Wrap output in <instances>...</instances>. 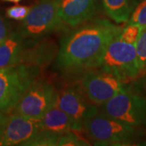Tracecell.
I'll use <instances>...</instances> for the list:
<instances>
[{
    "instance_id": "obj_1",
    "label": "cell",
    "mask_w": 146,
    "mask_h": 146,
    "mask_svg": "<svg viewBox=\"0 0 146 146\" xmlns=\"http://www.w3.org/2000/svg\"><path fill=\"white\" fill-rule=\"evenodd\" d=\"M76 28L61 42L56 63L60 69L99 68L107 46L123 29L103 19L89 21Z\"/></svg>"
},
{
    "instance_id": "obj_2",
    "label": "cell",
    "mask_w": 146,
    "mask_h": 146,
    "mask_svg": "<svg viewBox=\"0 0 146 146\" xmlns=\"http://www.w3.org/2000/svg\"><path fill=\"white\" fill-rule=\"evenodd\" d=\"M83 130L97 145H129L139 136L137 127L115 119L100 110L84 122Z\"/></svg>"
},
{
    "instance_id": "obj_3",
    "label": "cell",
    "mask_w": 146,
    "mask_h": 146,
    "mask_svg": "<svg viewBox=\"0 0 146 146\" xmlns=\"http://www.w3.org/2000/svg\"><path fill=\"white\" fill-rule=\"evenodd\" d=\"M41 71L38 66L19 64L0 72V110L10 114Z\"/></svg>"
},
{
    "instance_id": "obj_4",
    "label": "cell",
    "mask_w": 146,
    "mask_h": 146,
    "mask_svg": "<svg viewBox=\"0 0 146 146\" xmlns=\"http://www.w3.org/2000/svg\"><path fill=\"white\" fill-rule=\"evenodd\" d=\"M60 0H38L22 21L17 32L28 40H37L64 25L59 16Z\"/></svg>"
},
{
    "instance_id": "obj_5",
    "label": "cell",
    "mask_w": 146,
    "mask_h": 146,
    "mask_svg": "<svg viewBox=\"0 0 146 146\" xmlns=\"http://www.w3.org/2000/svg\"><path fill=\"white\" fill-rule=\"evenodd\" d=\"M119 36L115 37L107 46L99 68L114 74L127 84L141 76V73L135 45L122 41Z\"/></svg>"
},
{
    "instance_id": "obj_6",
    "label": "cell",
    "mask_w": 146,
    "mask_h": 146,
    "mask_svg": "<svg viewBox=\"0 0 146 146\" xmlns=\"http://www.w3.org/2000/svg\"><path fill=\"white\" fill-rule=\"evenodd\" d=\"M100 111L128 125L146 126V98L127 88L102 105Z\"/></svg>"
},
{
    "instance_id": "obj_7",
    "label": "cell",
    "mask_w": 146,
    "mask_h": 146,
    "mask_svg": "<svg viewBox=\"0 0 146 146\" xmlns=\"http://www.w3.org/2000/svg\"><path fill=\"white\" fill-rule=\"evenodd\" d=\"M56 95L57 91L52 84L37 79L23 94L11 112L40 119L55 103Z\"/></svg>"
},
{
    "instance_id": "obj_8",
    "label": "cell",
    "mask_w": 146,
    "mask_h": 146,
    "mask_svg": "<svg viewBox=\"0 0 146 146\" xmlns=\"http://www.w3.org/2000/svg\"><path fill=\"white\" fill-rule=\"evenodd\" d=\"M124 81L112 73L102 70L87 73L81 80V88L92 103L102 106L127 88Z\"/></svg>"
},
{
    "instance_id": "obj_9",
    "label": "cell",
    "mask_w": 146,
    "mask_h": 146,
    "mask_svg": "<svg viewBox=\"0 0 146 146\" xmlns=\"http://www.w3.org/2000/svg\"><path fill=\"white\" fill-rule=\"evenodd\" d=\"M55 102L73 120L77 131L83 130L84 122L99 110L87 98L83 89L76 87L57 91Z\"/></svg>"
},
{
    "instance_id": "obj_10",
    "label": "cell",
    "mask_w": 146,
    "mask_h": 146,
    "mask_svg": "<svg viewBox=\"0 0 146 146\" xmlns=\"http://www.w3.org/2000/svg\"><path fill=\"white\" fill-rule=\"evenodd\" d=\"M42 129L40 119L11 112L8 116L0 145L26 146Z\"/></svg>"
},
{
    "instance_id": "obj_11",
    "label": "cell",
    "mask_w": 146,
    "mask_h": 146,
    "mask_svg": "<svg viewBox=\"0 0 146 146\" xmlns=\"http://www.w3.org/2000/svg\"><path fill=\"white\" fill-rule=\"evenodd\" d=\"M97 3L98 0H60L59 16L64 25L76 28L94 17Z\"/></svg>"
},
{
    "instance_id": "obj_12",
    "label": "cell",
    "mask_w": 146,
    "mask_h": 146,
    "mask_svg": "<svg viewBox=\"0 0 146 146\" xmlns=\"http://www.w3.org/2000/svg\"><path fill=\"white\" fill-rule=\"evenodd\" d=\"M58 50L52 42L45 40H28L27 46L23 53L21 64L42 67L50 63Z\"/></svg>"
},
{
    "instance_id": "obj_13",
    "label": "cell",
    "mask_w": 146,
    "mask_h": 146,
    "mask_svg": "<svg viewBox=\"0 0 146 146\" xmlns=\"http://www.w3.org/2000/svg\"><path fill=\"white\" fill-rule=\"evenodd\" d=\"M28 44L18 32H11L0 45V68H7L19 65Z\"/></svg>"
},
{
    "instance_id": "obj_14",
    "label": "cell",
    "mask_w": 146,
    "mask_h": 146,
    "mask_svg": "<svg viewBox=\"0 0 146 146\" xmlns=\"http://www.w3.org/2000/svg\"><path fill=\"white\" fill-rule=\"evenodd\" d=\"M40 122L42 129L58 134L77 131L73 120L58 107L56 102L42 115Z\"/></svg>"
},
{
    "instance_id": "obj_15",
    "label": "cell",
    "mask_w": 146,
    "mask_h": 146,
    "mask_svg": "<svg viewBox=\"0 0 146 146\" xmlns=\"http://www.w3.org/2000/svg\"><path fill=\"white\" fill-rule=\"evenodd\" d=\"M105 12L117 24L127 22L134 10L131 0H102Z\"/></svg>"
},
{
    "instance_id": "obj_16",
    "label": "cell",
    "mask_w": 146,
    "mask_h": 146,
    "mask_svg": "<svg viewBox=\"0 0 146 146\" xmlns=\"http://www.w3.org/2000/svg\"><path fill=\"white\" fill-rule=\"evenodd\" d=\"M61 134L42 129L26 146H58Z\"/></svg>"
},
{
    "instance_id": "obj_17",
    "label": "cell",
    "mask_w": 146,
    "mask_h": 146,
    "mask_svg": "<svg viewBox=\"0 0 146 146\" xmlns=\"http://www.w3.org/2000/svg\"><path fill=\"white\" fill-rule=\"evenodd\" d=\"M135 47L138 65L142 76L146 73V26L141 28Z\"/></svg>"
},
{
    "instance_id": "obj_18",
    "label": "cell",
    "mask_w": 146,
    "mask_h": 146,
    "mask_svg": "<svg viewBox=\"0 0 146 146\" xmlns=\"http://www.w3.org/2000/svg\"><path fill=\"white\" fill-rule=\"evenodd\" d=\"M86 146L89 145V142L84 138L79 136L74 131H68L61 134L59 137L58 146Z\"/></svg>"
},
{
    "instance_id": "obj_19",
    "label": "cell",
    "mask_w": 146,
    "mask_h": 146,
    "mask_svg": "<svg viewBox=\"0 0 146 146\" xmlns=\"http://www.w3.org/2000/svg\"><path fill=\"white\" fill-rule=\"evenodd\" d=\"M128 23L141 28L146 26V0H142L134 8Z\"/></svg>"
},
{
    "instance_id": "obj_20",
    "label": "cell",
    "mask_w": 146,
    "mask_h": 146,
    "mask_svg": "<svg viewBox=\"0 0 146 146\" xmlns=\"http://www.w3.org/2000/svg\"><path fill=\"white\" fill-rule=\"evenodd\" d=\"M141 29V28L140 26L128 23L127 26L123 28L119 37L123 42L135 45L138 39Z\"/></svg>"
},
{
    "instance_id": "obj_21",
    "label": "cell",
    "mask_w": 146,
    "mask_h": 146,
    "mask_svg": "<svg viewBox=\"0 0 146 146\" xmlns=\"http://www.w3.org/2000/svg\"><path fill=\"white\" fill-rule=\"evenodd\" d=\"M30 8H31V7H28V6H12L6 10V15L9 19L22 21L28 16Z\"/></svg>"
},
{
    "instance_id": "obj_22",
    "label": "cell",
    "mask_w": 146,
    "mask_h": 146,
    "mask_svg": "<svg viewBox=\"0 0 146 146\" xmlns=\"http://www.w3.org/2000/svg\"><path fill=\"white\" fill-rule=\"evenodd\" d=\"M11 33V32L8 22L0 14V41H3L9 36Z\"/></svg>"
},
{
    "instance_id": "obj_23",
    "label": "cell",
    "mask_w": 146,
    "mask_h": 146,
    "mask_svg": "<svg viewBox=\"0 0 146 146\" xmlns=\"http://www.w3.org/2000/svg\"><path fill=\"white\" fill-rule=\"evenodd\" d=\"M8 116H9L8 113H6V112L0 110V141L2 139V136L3 134L4 129H5L6 124H7V122L8 119Z\"/></svg>"
},
{
    "instance_id": "obj_24",
    "label": "cell",
    "mask_w": 146,
    "mask_h": 146,
    "mask_svg": "<svg viewBox=\"0 0 146 146\" xmlns=\"http://www.w3.org/2000/svg\"><path fill=\"white\" fill-rule=\"evenodd\" d=\"M3 2H8V3H18L22 0H2Z\"/></svg>"
},
{
    "instance_id": "obj_25",
    "label": "cell",
    "mask_w": 146,
    "mask_h": 146,
    "mask_svg": "<svg viewBox=\"0 0 146 146\" xmlns=\"http://www.w3.org/2000/svg\"><path fill=\"white\" fill-rule=\"evenodd\" d=\"M6 68H0V72H2L3 71H4Z\"/></svg>"
},
{
    "instance_id": "obj_26",
    "label": "cell",
    "mask_w": 146,
    "mask_h": 146,
    "mask_svg": "<svg viewBox=\"0 0 146 146\" xmlns=\"http://www.w3.org/2000/svg\"><path fill=\"white\" fill-rule=\"evenodd\" d=\"M2 42H3V41H0V45H1V43H2Z\"/></svg>"
}]
</instances>
